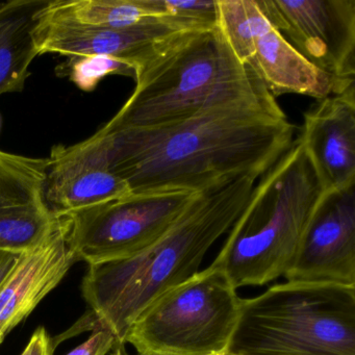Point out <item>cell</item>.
<instances>
[{
	"instance_id": "484cf974",
	"label": "cell",
	"mask_w": 355,
	"mask_h": 355,
	"mask_svg": "<svg viewBox=\"0 0 355 355\" xmlns=\"http://www.w3.org/2000/svg\"><path fill=\"white\" fill-rule=\"evenodd\" d=\"M220 355H234V354H230V353H223V354H220Z\"/></svg>"
},
{
	"instance_id": "d4e9b609",
	"label": "cell",
	"mask_w": 355,
	"mask_h": 355,
	"mask_svg": "<svg viewBox=\"0 0 355 355\" xmlns=\"http://www.w3.org/2000/svg\"><path fill=\"white\" fill-rule=\"evenodd\" d=\"M3 336H0V344H1V342H3Z\"/></svg>"
},
{
	"instance_id": "7a4b0ae2",
	"label": "cell",
	"mask_w": 355,
	"mask_h": 355,
	"mask_svg": "<svg viewBox=\"0 0 355 355\" xmlns=\"http://www.w3.org/2000/svg\"><path fill=\"white\" fill-rule=\"evenodd\" d=\"M259 178H232L195 197L175 223L150 247L130 259L89 267L83 295L99 328L118 347L141 313L166 291L194 275L211 247L230 232Z\"/></svg>"
},
{
	"instance_id": "44dd1931",
	"label": "cell",
	"mask_w": 355,
	"mask_h": 355,
	"mask_svg": "<svg viewBox=\"0 0 355 355\" xmlns=\"http://www.w3.org/2000/svg\"><path fill=\"white\" fill-rule=\"evenodd\" d=\"M116 347H118V343L115 336L105 328H98L86 342L67 355H107Z\"/></svg>"
},
{
	"instance_id": "ffe728a7",
	"label": "cell",
	"mask_w": 355,
	"mask_h": 355,
	"mask_svg": "<svg viewBox=\"0 0 355 355\" xmlns=\"http://www.w3.org/2000/svg\"><path fill=\"white\" fill-rule=\"evenodd\" d=\"M60 74L67 76L76 87L85 92H92L101 80L109 76L136 78V68L132 64L107 55L71 57L59 66Z\"/></svg>"
},
{
	"instance_id": "d6986e66",
	"label": "cell",
	"mask_w": 355,
	"mask_h": 355,
	"mask_svg": "<svg viewBox=\"0 0 355 355\" xmlns=\"http://www.w3.org/2000/svg\"><path fill=\"white\" fill-rule=\"evenodd\" d=\"M150 5L159 21L178 32L217 26V0H150Z\"/></svg>"
},
{
	"instance_id": "e0dca14e",
	"label": "cell",
	"mask_w": 355,
	"mask_h": 355,
	"mask_svg": "<svg viewBox=\"0 0 355 355\" xmlns=\"http://www.w3.org/2000/svg\"><path fill=\"white\" fill-rule=\"evenodd\" d=\"M42 16L49 21L107 28L161 22L149 0H51Z\"/></svg>"
},
{
	"instance_id": "9c48e42d",
	"label": "cell",
	"mask_w": 355,
	"mask_h": 355,
	"mask_svg": "<svg viewBox=\"0 0 355 355\" xmlns=\"http://www.w3.org/2000/svg\"><path fill=\"white\" fill-rule=\"evenodd\" d=\"M355 186L324 194L284 278L355 286Z\"/></svg>"
},
{
	"instance_id": "ac0fdd59",
	"label": "cell",
	"mask_w": 355,
	"mask_h": 355,
	"mask_svg": "<svg viewBox=\"0 0 355 355\" xmlns=\"http://www.w3.org/2000/svg\"><path fill=\"white\" fill-rule=\"evenodd\" d=\"M217 28L239 61L248 65L257 39L272 26L257 0H217Z\"/></svg>"
},
{
	"instance_id": "52a82bcc",
	"label": "cell",
	"mask_w": 355,
	"mask_h": 355,
	"mask_svg": "<svg viewBox=\"0 0 355 355\" xmlns=\"http://www.w3.org/2000/svg\"><path fill=\"white\" fill-rule=\"evenodd\" d=\"M198 194H130L66 216L67 244L89 266L130 259L157 242Z\"/></svg>"
},
{
	"instance_id": "30bf717a",
	"label": "cell",
	"mask_w": 355,
	"mask_h": 355,
	"mask_svg": "<svg viewBox=\"0 0 355 355\" xmlns=\"http://www.w3.org/2000/svg\"><path fill=\"white\" fill-rule=\"evenodd\" d=\"M49 164L0 150V251L34 250L61 224L45 201Z\"/></svg>"
},
{
	"instance_id": "ba28073f",
	"label": "cell",
	"mask_w": 355,
	"mask_h": 355,
	"mask_svg": "<svg viewBox=\"0 0 355 355\" xmlns=\"http://www.w3.org/2000/svg\"><path fill=\"white\" fill-rule=\"evenodd\" d=\"M271 26L307 61L355 83V0H257Z\"/></svg>"
},
{
	"instance_id": "8fae6325",
	"label": "cell",
	"mask_w": 355,
	"mask_h": 355,
	"mask_svg": "<svg viewBox=\"0 0 355 355\" xmlns=\"http://www.w3.org/2000/svg\"><path fill=\"white\" fill-rule=\"evenodd\" d=\"M298 140L324 194L354 187V87L309 110Z\"/></svg>"
},
{
	"instance_id": "3957f363",
	"label": "cell",
	"mask_w": 355,
	"mask_h": 355,
	"mask_svg": "<svg viewBox=\"0 0 355 355\" xmlns=\"http://www.w3.org/2000/svg\"><path fill=\"white\" fill-rule=\"evenodd\" d=\"M135 80L132 96L103 132L159 128L218 107L274 98L254 70L239 61L217 26L168 37Z\"/></svg>"
},
{
	"instance_id": "5bb4252c",
	"label": "cell",
	"mask_w": 355,
	"mask_h": 355,
	"mask_svg": "<svg viewBox=\"0 0 355 355\" xmlns=\"http://www.w3.org/2000/svg\"><path fill=\"white\" fill-rule=\"evenodd\" d=\"M46 242L22 253L15 269L0 288V336L5 338L60 284L76 259L67 244V223Z\"/></svg>"
},
{
	"instance_id": "6da1fadb",
	"label": "cell",
	"mask_w": 355,
	"mask_h": 355,
	"mask_svg": "<svg viewBox=\"0 0 355 355\" xmlns=\"http://www.w3.org/2000/svg\"><path fill=\"white\" fill-rule=\"evenodd\" d=\"M293 137L294 126L268 98L159 128L99 130L88 140L130 194H200L239 176L261 178Z\"/></svg>"
},
{
	"instance_id": "5b68a950",
	"label": "cell",
	"mask_w": 355,
	"mask_h": 355,
	"mask_svg": "<svg viewBox=\"0 0 355 355\" xmlns=\"http://www.w3.org/2000/svg\"><path fill=\"white\" fill-rule=\"evenodd\" d=\"M227 353L355 355V286L286 282L241 298Z\"/></svg>"
},
{
	"instance_id": "cb8c5ba5",
	"label": "cell",
	"mask_w": 355,
	"mask_h": 355,
	"mask_svg": "<svg viewBox=\"0 0 355 355\" xmlns=\"http://www.w3.org/2000/svg\"><path fill=\"white\" fill-rule=\"evenodd\" d=\"M116 351H115V353H114V354L115 355H126V353L124 352V350H123V346H121V347H116Z\"/></svg>"
},
{
	"instance_id": "2e32d148",
	"label": "cell",
	"mask_w": 355,
	"mask_h": 355,
	"mask_svg": "<svg viewBox=\"0 0 355 355\" xmlns=\"http://www.w3.org/2000/svg\"><path fill=\"white\" fill-rule=\"evenodd\" d=\"M51 0H13L0 5V96L21 92L38 55L41 16Z\"/></svg>"
},
{
	"instance_id": "277c9868",
	"label": "cell",
	"mask_w": 355,
	"mask_h": 355,
	"mask_svg": "<svg viewBox=\"0 0 355 355\" xmlns=\"http://www.w3.org/2000/svg\"><path fill=\"white\" fill-rule=\"evenodd\" d=\"M259 180L211 263L236 290L286 275L324 195L298 139Z\"/></svg>"
},
{
	"instance_id": "9a60e30c",
	"label": "cell",
	"mask_w": 355,
	"mask_h": 355,
	"mask_svg": "<svg viewBox=\"0 0 355 355\" xmlns=\"http://www.w3.org/2000/svg\"><path fill=\"white\" fill-rule=\"evenodd\" d=\"M248 66L274 98L294 93L319 101L354 87V83L343 82L313 66L273 26L257 39Z\"/></svg>"
},
{
	"instance_id": "7402d4cb",
	"label": "cell",
	"mask_w": 355,
	"mask_h": 355,
	"mask_svg": "<svg viewBox=\"0 0 355 355\" xmlns=\"http://www.w3.org/2000/svg\"><path fill=\"white\" fill-rule=\"evenodd\" d=\"M53 353L51 336L44 327H40L33 334L30 343L21 355H53Z\"/></svg>"
},
{
	"instance_id": "7c38bea8",
	"label": "cell",
	"mask_w": 355,
	"mask_h": 355,
	"mask_svg": "<svg viewBox=\"0 0 355 355\" xmlns=\"http://www.w3.org/2000/svg\"><path fill=\"white\" fill-rule=\"evenodd\" d=\"M49 159L45 201L58 219L130 194L88 139L53 147Z\"/></svg>"
},
{
	"instance_id": "4fadbf2b",
	"label": "cell",
	"mask_w": 355,
	"mask_h": 355,
	"mask_svg": "<svg viewBox=\"0 0 355 355\" xmlns=\"http://www.w3.org/2000/svg\"><path fill=\"white\" fill-rule=\"evenodd\" d=\"M176 33L182 32L163 22L107 28L49 21L41 16L37 37L40 55L58 53L68 58L107 55L132 64L137 73L159 45Z\"/></svg>"
},
{
	"instance_id": "8992f818",
	"label": "cell",
	"mask_w": 355,
	"mask_h": 355,
	"mask_svg": "<svg viewBox=\"0 0 355 355\" xmlns=\"http://www.w3.org/2000/svg\"><path fill=\"white\" fill-rule=\"evenodd\" d=\"M240 306L227 276L211 263L155 298L132 324L124 344L140 355L223 354Z\"/></svg>"
},
{
	"instance_id": "603a6c76",
	"label": "cell",
	"mask_w": 355,
	"mask_h": 355,
	"mask_svg": "<svg viewBox=\"0 0 355 355\" xmlns=\"http://www.w3.org/2000/svg\"><path fill=\"white\" fill-rule=\"evenodd\" d=\"M21 255L22 253L0 251V288L8 279L10 274L15 269Z\"/></svg>"
}]
</instances>
